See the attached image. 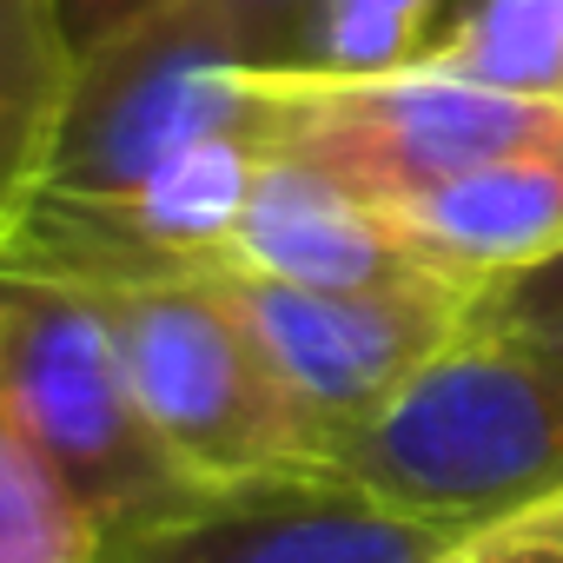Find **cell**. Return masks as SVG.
Returning a JSON list of instances; mask_svg holds the SVG:
<instances>
[{"mask_svg":"<svg viewBox=\"0 0 563 563\" xmlns=\"http://www.w3.org/2000/svg\"><path fill=\"white\" fill-rule=\"evenodd\" d=\"M332 471L431 523H477L563 484V339L464 325Z\"/></svg>","mask_w":563,"mask_h":563,"instance_id":"obj_1","label":"cell"},{"mask_svg":"<svg viewBox=\"0 0 563 563\" xmlns=\"http://www.w3.org/2000/svg\"><path fill=\"white\" fill-rule=\"evenodd\" d=\"M0 418L67 484L100 550L212 497L140 411L100 306L74 286L0 278Z\"/></svg>","mask_w":563,"mask_h":563,"instance_id":"obj_2","label":"cell"},{"mask_svg":"<svg viewBox=\"0 0 563 563\" xmlns=\"http://www.w3.org/2000/svg\"><path fill=\"white\" fill-rule=\"evenodd\" d=\"M87 299L113 332L140 411L206 490L332 471L325 424L299 405L286 372L212 278L93 286Z\"/></svg>","mask_w":563,"mask_h":563,"instance_id":"obj_3","label":"cell"},{"mask_svg":"<svg viewBox=\"0 0 563 563\" xmlns=\"http://www.w3.org/2000/svg\"><path fill=\"white\" fill-rule=\"evenodd\" d=\"M252 126L272 159L385 206L431 179L471 173L504 153L563 146V100L490 93L431 67L332 74V67H245Z\"/></svg>","mask_w":563,"mask_h":563,"instance_id":"obj_4","label":"cell"},{"mask_svg":"<svg viewBox=\"0 0 563 563\" xmlns=\"http://www.w3.org/2000/svg\"><path fill=\"white\" fill-rule=\"evenodd\" d=\"M239 126H252V93L232 34L206 0H173L80 54L47 192L120 199Z\"/></svg>","mask_w":563,"mask_h":563,"instance_id":"obj_5","label":"cell"},{"mask_svg":"<svg viewBox=\"0 0 563 563\" xmlns=\"http://www.w3.org/2000/svg\"><path fill=\"white\" fill-rule=\"evenodd\" d=\"M212 286L258 332L299 405L325 424L332 451L471 325L464 292H319L239 265L212 272Z\"/></svg>","mask_w":563,"mask_h":563,"instance_id":"obj_6","label":"cell"},{"mask_svg":"<svg viewBox=\"0 0 563 563\" xmlns=\"http://www.w3.org/2000/svg\"><path fill=\"white\" fill-rule=\"evenodd\" d=\"M451 530L457 523L391 510L345 471H306L212 490L199 510L93 563H424Z\"/></svg>","mask_w":563,"mask_h":563,"instance_id":"obj_7","label":"cell"},{"mask_svg":"<svg viewBox=\"0 0 563 563\" xmlns=\"http://www.w3.org/2000/svg\"><path fill=\"white\" fill-rule=\"evenodd\" d=\"M232 265L319 292H457L372 199L272 153L258 159V179L239 206Z\"/></svg>","mask_w":563,"mask_h":563,"instance_id":"obj_8","label":"cell"},{"mask_svg":"<svg viewBox=\"0 0 563 563\" xmlns=\"http://www.w3.org/2000/svg\"><path fill=\"white\" fill-rule=\"evenodd\" d=\"M378 212L477 306L497 278H510L563 245V146L484 159L471 173L398 192Z\"/></svg>","mask_w":563,"mask_h":563,"instance_id":"obj_9","label":"cell"},{"mask_svg":"<svg viewBox=\"0 0 563 563\" xmlns=\"http://www.w3.org/2000/svg\"><path fill=\"white\" fill-rule=\"evenodd\" d=\"M80 47L60 0H0V239L47 186Z\"/></svg>","mask_w":563,"mask_h":563,"instance_id":"obj_10","label":"cell"},{"mask_svg":"<svg viewBox=\"0 0 563 563\" xmlns=\"http://www.w3.org/2000/svg\"><path fill=\"white\" fill-rule=\"evenodd\" d=\"M411 67L490 93L563 100V0H471L464 21L444 41H424Z\"/></svg>","mask_w":563,"mask_h":563,"instance_id":"obj_11","label":"cell"},{"mask_svg":"<svg viewBox=\"0 0 563 563\" xmlns=\"http://www.w3.org/2000/svg\"><path fill=\"white\" fill-rule=\"evenodd\" d=\"M100 537L34 444L0 418V563H93Z\"/></svg>","mask_w":563,"mask_h":563,"instance_id":"obj_12","label":"cell"},{"mask_svg":"<svg viewBox=\"0 0 563 563\" xmlns=\"http://www.w3.org/2000/svg\"><path fill=\"white\" fill-rule=\"evenodd\" d=\"M438 0H319L306 67L332 74H391L424 54Z\"/></svg>","mask_w":563,"mask_h":563,"instance_id":"obj_13","label":"cell"},{"mask_svg":"<svg viewBox=\"0 0 563 563\" xmlns=\"http://www.w3.org/2000/svg\"><path fill=\"white\" fill-rule=\"evenodd\" d=\"M424 563H563V484L497 517L457 523Z\"/></svg>","mask_w":563,"mask_h":563,"instance_id":"obj_14","label":"cell"},{"mask_svg":"<svg viewBox=\"0 0 563 563\" xmlns=\"http://www.w3.org/2000/svg\"><path fill=\"white\" fill-rule=\"evenodd\" d=\"M245 67H306L319 0H206Z\"/></svg>","mask_w":563,"mask_h":563,"instance_id":"obj_15","label":"cell"},{"mask_svg":"<svg viewBox=\"0 0 563 563\" xmlns=\"http://www.w3.org/2000/svg\"><path fill=\"white\" fill-rule=\"evenodd\" d=\"M471 325H497V332H543L563 339V245L497 286L471 306Z\"/></svg>","mask_w":563,"mask_h":563,"instance_id":"obj_16","label":"cell"},{"mask_svg":"<svg viewBox=\"0 0 563 563\" xmlns=\"http://www.w3.org/2000/svg\"><path fill=\"white\" fill-rule=\"evenodd\" d=\"M159 8H173V0H60L67 34H74V47H80V54H87V47H100V41H113L120 27H133V21L159 14Z\"/></svg>","mask_w":563,"mask_h":563,"instance_id":"obj_17","label":"cell"}]
</instances>
